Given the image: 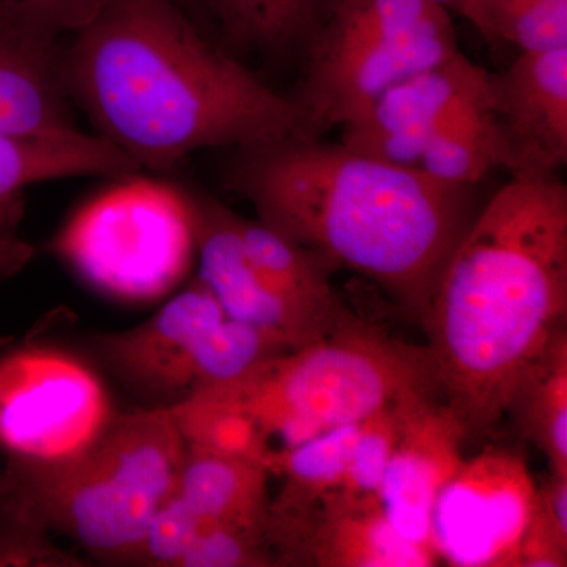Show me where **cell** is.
<instances>
[{
  "mask_svg": "<svg viewBox=\"0 0 567 567\" xmlns=\"http://www.w3.org/2000/svg\"><path fill=\"white\" fill-rule=\"evenodd\" d=\"M59 71L70 102L140 169L306 137L292 96L219 47L182 0H104L62 44Z\"/></svg>",
  "mask_w": 567,
  "mask_h": 567,
  "instance_id": "cell-1",
  "label": "cell"
},
{
  "mask_svg": "<svg viewBox=\"0 0 567 567\" xmlns=\"http://www.w3.org/2000/svg\"><path fill=\"white\" fill-rule=\"evenodd\" d=\"M567 317V188L513 175L458 238L423 316L440 395L481 436Z\"/></svg>",
  "mask_w": 567,
  "mask_h": 567,
  "instance_id": "cell-2",
  "label": "cell"
},
{
  "mask_svg": "<svg viewBox=\"0 0 567 567\" xmlns=\"http://www.w3.org/2000/svg\"><path fill=\"white\" fill-rule=\"evenodd\" d=\"M235 155L224 183L252 205L259 221L330 270L371 279L423 319L447 257L475 216L472 188L308 137Z\"/></svg>",
  "mask_w": 567,
  "mask_h": 567,
  "instance_id": "cell-3",
  "label": "cell"
},
{
  "mask_svg": "<svg viewBox=\"0 0 567 567\" xmlns=\"http://www.w3.org/2000/svg\"><path fill=\"white\" fill-rule=\"evenodd\" d=\"M417 394H440L427 347L349 320L174 406L229 417L268 457Z\"/></svg>",
  "mask_w": 567,
  "mask_h": 567,
  "instance_id": "cell-4",
  "label": "cell"
},
{
  "mask_svg": "<svg viewBox=\"0 0 567 567\" xmlns=\"http://www.w3.org/2000/svg\"><path fill=\"white\" fill-rule=\"evenodd\" d=\"M186 440L169 406L112 417L74 456L0 472V522L70 537L99 561L126 565L148 522L177 492Z\"/></svg>",
  "mask_w": 567,
  "mask_h": 567,
  "instance_id": "cell-5",
  "label": "cell"
},
{
  "mask_svg": "<svg viewBox=\"0 0 567 567\" xmlns=\"http://www.w3.org/2000/svg\"><path fill=\"white\" fill-rule=\"evenodd\" d=\"M457 52L453 21L435 0H338L301 54L303 76L292 100L305 136L320 140L388 89Z\"/></svg>",
  "mask_w": 567,
  "mask_h": 567,
  "instance_id": "cell-6",
  "label": "cell"
},
{
  "mask_svg": "<svg viewBox=\"0 0 567 567\" xmlns=\"http://www.w3.org/2000/svg\"><path fill=\"white\" fill-rule=\"evenodd\" d=\"M125 181L74 213L52 248L100 293L147 303L173 292L196 259L192 208L182 186Z\"/></svg>",
  "mask_w": 567,
  "mask_h": 567,
  "instance_id": "cell-7",
  "label": "cell"
},
{
  "mask_svg": "<svg viewBox=\"0 0 567 567\" xmlns=\"http://www.w3.org/2000/svg\"><path fill=\"white\" fill-rule=\"evenodd\" d=\"M114 416L102 380L78 358L44 346L0 357V451L7 466L74 456Z\"/></svg>",
  "mask_w": 567,
  "mask_h": 567,
  "instance_id": "cell-8",
  "label": "cell"
},
{
  "mask_svg": "<svg viewBox=\"0 0 567 567\" xmlns=\"http://www.w3.org/2000/svg\"><path fill=\"white\" fill-rule=\"evenodd\" d=\"M536 491L524 458L511 451L491 447L465 457L432 507L435 558L454 567H516Z\"/></svg>",
  "mask_w": 567,
  "mask_h": 567,
  "instance_id": "cell-9",
  "label": "cell"
},
{
  "mask_svg": "<svg viewBox=\"0 0 567 567\" xmlns=\"http://www.w3.org/2000/svg\"><path fill=\"white\" fill-rule=\"evenodd\" d=\"M488 103L492 74L461 51L388 89L341 126V144L382 162L417 167L424 148L443 126Z\"/></svg>",
  "mask_w": 567,
  "mask_h": 567,
  "instance_id": "cell-10",
  "label": "cell"
},
{
  "mask_svg": "<svg viewBox=\"0 0 567 567\" xmlns=\"http://www.w3.org/2000/svg\"><path fill=\"white\" fill-rule=\"evenodd\" d=\"M267 543L278 566L431 567L435 555L398 532L380 499L334 492L300 513L271 514Z\"/></svg>",
  "mask_w": 567,
  "mask_h": 567,
  "instance_id": "cell-11",
  "label": "cell"
},
{
  "mask_svg": "<svg viewBox=\"0 0 567 567\" xmlns=\"http://www.w3.org/2000/svg\"><path fill=\"white\" fill-rule=\"evenodd\" d=\"M183 189L196 234L197 279L215 295L227 317L259 328L289 350L333 333L316 317L287 300L254 267L238 237L237 213L213 197Z\"/></svg>",
  "mask_w": 567,
  "mask_h": 567,
  "instance_id": "cell-12",
  "label": "cell"
},
{
  "mask_svg": "<svg viewBox=\"0 0 567 567\" xmlns=\"http://www.w3.org/2000/svg\"><path fill=\"white\" fill-rule=\"evenodd\" d=\"M439 395H413L402 402L401 434L380 492V502L393 527L431 551L432 507L464 462L462 445L466 440L464 424Z\"/></svg>",
  "mask_w": 567,
  "mask_h": 567,
  "instance_id": "cell-13",
  "label": "cell"
},
{
  "mask_svg": "<svg viewBox=\"0 0 567 567\" xmlns=\"http://www.w3.org/2000/svg\"><path fill=\"white\" fill-rule=\"evenodd\" d=\"M226 317L215 295L196 278L145 322L99 338L96 350L133 393L153 406H174L194 346Z\"/></svg>",
  "mask_w": 567,
  "mask_h": 567,
  "instance_id": "cell-14",
  "label": "cell"
},
{
  "mask_svg": "<svg viewBox=\"0 0 567 567\" xmlns=\"http://www.w3.org/2000/svg\"><path fill=\"white\" fill-rule=\"evenodd\" d=\"M492 110L513 175H554L567 162V48L520 52L492 74Z\"/></svg>",
  "mask_w": 567,
  "mask_h": 567,
  "instance_id": "cell-15",
  "label": "cell"
},
{
  "mask_svg": "<svg viewBox=\"0 0 567 567\" xmlns=\"http://www.w3.org/2000/svg\"><path fill=\"white\" fill-rule=\"evenodd\" d=\"M219 47L240 59L300 58L338 0H182ZM188 9V10H189Z\"/></svg>",
  "mask_w": 567,
  "mask_h": 567,
  "instance_id": "cell-16",
  "label": "cell"
},
{
  "mask_svg": "<svg viewBox=\"0 0 567 567\" xmlns=\"http://www.w3.org/2000/svg\"><path fill=\"white\" fill-rule=\"evenodd\" d=\"M137 164L99 134L63 137L0 132V210L24 205L22 194L37 183L70 177H132Z\"/></svg>",
  "mask_w": 567,
  "mask_h": 567,
  "instance_id": "cell-17",
  "label": "cell"
},
{
  "mask_svg": "<svg viewBox=\"0 0 567 567\" xmlns=\"http://www.w3.org/2000/svg\"><path fill=\"white\" fill-rule=\"evenodd\" d=\"M61 50L0 33V132L40 137L81 132L61 81Z\"/></svg>",
  "mask_w": 567,
  "mask_h": 567,
  "instance_id": "cell-18",
  "label": "cell"
},
{
  "mask_svg": "<svg viewBox=\"0 0 567 567\" xmlns=\"http://www.w3.org/2000/svg\"><path fill=\"white\" fill-rule=\"evenodd\" d=\"M268 477V470L256 462L186 443L177 494L208 520L241 529L267 543L271 518Z\"/></svg>",
  "mask_w": 567,
  "mask_h": 567,
  "instance_id": "cell-19",
  "label": "cell"
},
{
  "mask_svg": "<svg viewBox=\"0 0 567 567\" xmlns=\"http://www.w3.org/2000/svg\"><path fill=\"white\" fill-rule=\"evenodd\" d=\"M235 226L248 259L287 300L333 331L352 320L319 257L259 219L237 215Z\"/></svg>",
  "mask_w": 567,
  "mask_h": 567,
  "instance_id": "cell-20",
  "label": "cell"
},
{
  "mask_svg": "<svg viewBox=\"0 0 567 567\" xmlns=\"http://www.w3.org/2000/svg\"><path fill=\"white\" fill-rule=\"evenodd\" d=\"M507 413L539 447L551 475L567 477V331H559L518 383Z\"/></svg>",
  "mask_w": 567,
  "mask_h": 567,
  "instance_id": "cell-21",
  "label": "cell"
},
{
  "mask_svg": "<svg viewBox=\"0 0 567 567\" xmlns=\"http://www.w3.org/2000/svg\"><path fill=\"white\" fill-rule=\"evenodd\" d=\"M361 421L339 425L301 445L271 454L270 475L282 477V487L271 499V514H295L334 494L344 483Z\"/></svg>",
  "mask_w": 567,
  "mask_h": 567,
  "instance_id": "cell-22",
  "label": "cell"
},
{
  "mask_svg": "<svg viewBox=\"0 0 567 567\" xmlns=\"http://www.w3.org/2000/svg\"><path fill=\"white\" fill-rule=\"evenodd\" d=\"M509 166V151L492 103L462 112L443 126L417 163L429 177L462 188H472L495 167Z\"/></svg>",
  "mask_w": 567,
  "mask_h": 567,
  "instance_id": "cell-23",
  "label": "cell"
},
{
  "mask_svg": "<svg viewBox=\"0 0 567 567\" xmlns=\"http://www.w3.org/2000/svg\"><path fill=\"white\" fill-rule=\"evenodd\" d=\"M286 352L289 349L274 336L226 317L194 346L182 372L178 404L197 390L229 382L268 358Z\"/></svg>",
  "mask_w": 567,
  "mask_h": 567,
  "instance_id": "cell-24",
  "label": "cell"
},
{
  "mask_svg": "<svg viewBox=\"0 0 567 567\" xmlns=\"http://www.w3.org/2000/svg\"><path fill=\"white\" fill-rule=\"evenodd\" d=\"M465 18L520 52L567 48V0H470Z\"/></svg>",
  "mask_w": 567,
  "mask_h": 567,
  "instance_id": "cell-25",
  "label": "cell"
},
{
  "mask_svg": "<svg viewBox=\"0 0 567 567\" xmlns=\"http://www.w3.org/2000/svg\"><path fill=\"white\" fill-rule=\"evenodd\" d=\"M104 0H0V33L48 50L80 31Z\"/></svg>",
  "mask_w": 567,
  "mask_h": 567,
  "instance_id": "cell-26",
  "label": "cell"
},
{
  "mask_svg": "<svg viewBox=\"0 0 567 567\" xmlns=\"http://www.w3.org/2000/svg\"><path fill=\"white\" fill-rule=\"evenodd\" d=\"M404 401L383 406L361 421L346 480L338 492L350 498L380 499L386 468L401 434V406Z\"/></svg>",
  "mask_w": 567,
  "mask_h": 567,
  "instance_id": "cell-27",
  "label": "cell"
},
{
  "mask_svg": "<svg viewBox=\"0 0 567 567\" xmlns=\"http://www.w3.org/2000/svg\"><path fill=\"white\" fill-rule=\"evenodd\" d=\"M205 517L175 492L153 514L126 565L181 567L183 555L203 527Z\"/></svg>",
  "mask_w": 567,
  "mask_h": 567,
  "instance_id": "cell-28",
  "label": "cell"
},
{
  "mask_svg": "<svg viewBox=\"0 0 567 567\" xmlns=\"http://www.w3.org/2000/svg\"><path fill=\"white\" fill-rule=\"evenodd\" d=\"M278 566L274 550L260 537L205 518L181 567Z\"/></svg>",
  "mask_w": 567,
  "mask_h": 567,
  "instance_id": "cell-29",
  "label": "cell"
},
{
  "mask_svg": "<svg viewBox=\"0 0 567 567\" xmlns=\"http://www.w3.org/2000/svg\"><path fill=\"white\" fill-rule=\"evenodd\" d=\"M82 567L84 559L51 543L47 529L0 522V567Z\"/></svg>",
  "mask_w": 567,
  "mask_h": 567,
  "instance_id": "cell-30",
  "label": "cell"
},
{
  "mask_svg": "<svg viewBox=\"0 0 567 567\" xmlns=\"http://www.w3.org/2000/svg\"><path fill=\"white\" fill-rule=\"evenodd\" d=\"M22 210L24 205L0 210V284L20 274L33 256L32 246L20 234Z\"/></svg>",
  "mask_w": 567,
  "mask_h": 567,
  "instance_id": "cell-31",
  "label": "cell"
},
{
  "mask_svg": "<svg viewBox=\"0 0 567 567\" xmlns=\"http://www.w3.org/2000/svg\"><path fill=\"white\" fill-rule=\"evenodd\" d=\"M435 2L442 3L447 10L458 11L462 17H465L470 6V0H435Z\"/></svg>",
  "mask_w": 567,
  "mask_h": 567,
  "instance_id": "cell-32",
  "label": "cell"
}]
</instances>
